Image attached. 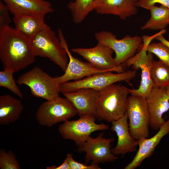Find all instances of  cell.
Instances as JSON below:
<instances>
[{
  "label": "cell",
  "instance_id": "1",
  "mask_svg": "<svg viewBox=\"0 0 169 169\" xmlns=\"http://www.w3.org/2000/svg\"><path fill=\"white\" fill-rule=\"evenodd\" d=\"M35 57L30 39L15 28L0 31V59L4 69L17 72L34 62Z\"/></svg>",
  "mask_w": 169,
  "mask_h": 169
},
{
  "label": "cell",
  "instance_id": "2",
  "mask_svg": "<svg viewBox=\"0 0 169 169\" xmlns=\"http://www.w3.org/2000/svg\"><path fill=\"white\" fill-rule=\"evenodd\" d=\"M129 94V89L115 84L98 91L96 110L99 120L112 123L122 117L126 110Z\"/></svg>",
  "mask_w": 169,
  "mask_h": 169
},
{
  "label": "cell",
  "instance_id": "3",
  "mask_svg": "<svg viewBox=\"0 0 169 169\" xmlns=\"http://www.w3.org/2000/svg\"><path fill=\"white\" fill-rule=\"evenodd\" d=\"M30 40L35 56L47 58L65 71L69 62L67 52L49 26L47 25Z\"/></svg>",
  "mask_w": 169,
  "mask_h": 169
},
{
  "label": "cell",
  "instance_id": "4",
  "mask_svg": "<svg viewBox=\"0 0 169 169\" xmlns=\"http://www.w3.org/2000/svg\"><path fill=\"white\" fill-rule=\"evenodd\" d=\"M136 71L128 70L114 74L112 71L96 74L73 82H67L59 85V93H70L82 88L100 90L107 86L119 82L124 81L129 84L136 75Z\"/></svg>",
  "mask_w": 169,
  "mask_h": 169
},
{
  "label": "cell",
  "instance_id": "5",
  "mask_svg": "<svg viewBox=\"0 0 169 169\" xmlns=\"http://www.w3.org/2000/svg\"><path fill=\"white\" fill-rule=\"evenodd\" d=\"M77 114L75 108L69 100L59 96L42 103L37 110L35 118L41 125L51 127L68 120Z\"/></svg>",
  "mask_w": 169,
  "mask_h": 169
},
{
  "label": "cell",
  "instance_id": "6",
  "mask_svg": "<svg viewBox=\"0 0 169 169\" xmlns=\"http://www.w3.org/2000/svg\"><path fill=\"white\" fill-rule=\"evenodd\" d=\"M19 85L24 84L30 89L32 95L46 100L59 96V86L52 77L38 67H35L21 75L18 79Z\"/></svg>",
  "mask_w": 169,
  "mask_h": 169
},
{
  "label": "cell",
  "instance_id": "7",
  "mask_svg": "<svg viewBox=\"0 0 169 169\" xmlns=\"http://www.w3.org/2000/svg\"><path fill=\"white\" fill-rule=\"evenodd\" d=\"M129 120V130L132 137L138 140L149 135L150 116L146 98L131 95L129 96L126 109Z\"/></svg>",
  "mask_w": 169,
  "mask_h": 169
},
{
  "label": "cell",
  "instance_id": "8",
  "mask_svg": "<svg viewBox=\"0 0 169 169\" xmlns=\"http://www.w3.org/2000/svg\"><path fill=\"white\" fill-rule=\"evenodd\" d=\"M96 119L93 115H88L80 117L76 120H68L59 125L58 131L64 139L73 140L77 146L80 147L94 132L109 129L108 125L96 123Z\"/></svg>",
  "mask_w": 169,
  "mask_h": 169
},
{
  "label": "cell",
  "instance_id": "9",
  "mask_svg": "<svg viewBox=\"0 0 169 169\" xmlns=\"http://www.w3.org/2000/svg\"><path fill=\"white\" fill-rule=\"evenodd\" d=\"M95 36L98 43L109 46L115 52L114 61L117 67L123 66L125 62L133 56L141 47L142 41V38L138 36H126L118 39L113 33L106 31L96 33Z\"/></svg>",
  "mask_w": 169,
  "mask_h": 169
},
{
  "label": "cell",
  "instance_id": "10",
  "mask_svg": "<svg viewBox=\"0 0 169 169\" xmlns=\"http://www.w3.org/2000/svg\"><path fill=\"white\" fill-rule=\"evenodd\" d=\"M145 47H143L135 55L129 59L123 64L127 67L132 66L133 69L141 70V80L139 88L136 89H129L131 95H138L147 98L154 86L151 76V69L154 60L153 55L147 53Z\"/></svg>",
  "mask_w": 169,
  "mask_h": 169
},
{
  "label": "cell",
  "instance_id": "11",
  "mask_svg": "<svg viewBox=\"0 0 169 169\" xmlns=\"http://www.w3.org/2000/svg\"><path fill=\"white\" fill-rule=\"evenodd\" d=\"M58 34L61 43L65 49L69 58V62L64 74L61 76L55 77L58 85L71 80H78L84 77L108 71L97 69L89 62H83L74 57L69 50L67 42L61 29H59Z\"/></svg>",
  "mask_w": 169,
  "mask_h": 169
},
{
  "label": "cell",
  "instance_id": "12",
  "mask_svg": "<svg viewBox=\"0 0 169 169\" xmlns=\"http://www.w3.org/2000/svg\"><path fill=\"white\" fill-rule=\"evenodd\" d=\"M101 133L95 138L91 136L80 147L78 148L79 152L85 153V164H98L100 163L111 162L119 158L114 154L111 149V143L113 138L107 139L103 137Z\"/></svg>",
  "mask_w": 169,
  "mask_h": 169
},
{
  "label": "cell",
  "instance_id": "13",
  "mask_svg": "<svg viewBox=\"0 0 169 169\" xmlns=\"http://www.w3.org/2000/svg\"><path fill=\"white\" fill-rule=\"evenodd\" d=\"M71 50L82 56L99 69L118 73L124 71L123 66L115 65L112 57L114 52L113 49L103 44L98 43L96 46L92 48H74Z\"/></svg>",
  "mask_w": 169,
  "mask_h": 169
},
{
  "label": "cell",
  "instance_id": "14",
  "mask_svg": "<svg viewBox=\"0 0 169 169\" xmlns=\"http://www.w3.org/2000/svg\"><path fill=\"white\" fill-rule=\"evenodd\" d=\"M146 100L150 116V126L158 131L166 122L162 118L163 114L169 110V98L166 87L153 86Z\"/></svg>",
  "mask_w": 169,
  "mask_h": 169
},
{
  "label": "cell",
  "instance_id": "15",
  "mask_svg": "<svg viewBox=\"0 0 169 169\" xmlns=\"http://www.w3.org/2000/svg\"><path fill=\"white\" fill-rule=\"evenodd\" d=\"M98 93V91L93 89L82 88L63 94L73 104L79 117L90 115L99 120L96 110Z\"/></svg>",
  "mask_w": 169,
  "mask_h": 169
},
{
  "label": "cell",
  "instance_id": "16",
  "mask_svg": "<svg viewBox=\"0 0 169 169\" xmlns=\"http://www.w3.org/2000/svg\"><path fill=\"white\" fill-rule=\"evenodd\" d=\"M169 133V119L161 125L153 136L148 138H141L138 140V150L132 161L125 169H135L139 167L146 159L151 156L161 139Z\"/></svg>",
  "mask_w": 169,
  "mask_h": 169
},
{
  "label": "cell",
  "instance_id": "17",
  "mask_svg": "<svg viewBox=\"0 0 169 169\" xmlns=\"http://www.w3.org/2000/svg\"><path fill=\"white\" fill-rule=\"evenodd\" d=\"M128 119L126 111L122 117L111 123V130L116 133L118 137L117 144L112 150L115 155H124L136 151L138 140L134 139L130 133Z\"/></svg>",
  "mask_w": 169,
  "mask_h": 169
},
{
  "label": "cell",
  "instance_id": "18",
  "mask_svg": "<svg viewBox=\"0 0 169 169\" xmlns=\"http://www.w3.org/2000/svg\"><path fill=\"white\" fill-rule=\"evenodd\" d=\"M94 6L98 14L113 15L123 20L138 12L135 0H94Z\"/></svg>",
  "mask_w": 169,
  "mask_h": 169
},
{
  "label": "cell",
  "instance_id": "19",
  "mask_svg": "<svg viewBox=\"0 0 169 169\" xmlns=\"http://www.w3.org/2000/svg\"><path fill=\"white\" fill-rule=\"evenodd\" d=\"M13 16L27 14L44 15L54 12L51 3L47 0H1Z\"/></svg>",
  "mask_w": 169,
  "mask_h": 169
},
{
  "label": "cell",
  "instance_id": "20",
  "mask_svg": "<svg viewBox=\"0 0 169 169\" xmlns=\"http://www.w3.org/2000/svg\"><path fill=\"white\" fill-rule=\"evenodd\" d=\"M44 15L23 14L13 16V20L15 28L30 39L47 25L44 22Z\"/></svg>",
  "mask_w": 169,
  "mask_h": 169
},
{
  "label": "cell",
  "instance_id": "21",
  "mask_svg": "<svg viewBox=\"0 0 169 169\" xmlns=\"http://www.w3.org/2000/svg\"><path fill=\"white\" fill-rule=\"evenodd\" d=\"M24 107L19 99L9 95L0 96V125H7L20 118Z\"/></svg>",
  "mask_w": 169,
  "mask_h": 169
},
{
  "label": "cell",
  "instance_id": "22",
  "mask_svg": "<svg viewBox=\"0 0 169 169\" xmlns=\"http://www.w3.org/2000/svg\"><path fill=\"white\" fill-rule=\"evenodd\" d=\"M149 10L151 18L141 27V30H162L169 24V8L162 5L159 7L154 5Z\"/></svg>",
  "mask_w": 169,
  "mask_h": 169
},
{
  "label": "cell",
  "instance_id": "23",
  "mask_svg": "<svg viewBox=\"0 0 169 169\" xmlns=\"http://www.w3.org/2000/svg\"><path fill=\"white\" fill-rule=\"evenodd\" d=\"M94 0H75L67 5L73 20L75 24L82 22L89 14L94 10Z\"/></svg>",
  "mask_w": 169,
  "mask_h": 169
},
{
  "label": "cell",
  "instance_id": "24",
  "mask_svg": "<svg viewBox=\"0 0 169 169\" xmlns=\"http://www.w3.org/2000/svg\"><path fill=\"white\" fill-rule=\"evenodd\" d=\"M151 76L154 86L166 87L169 84V66L160 60H153Z\"/></svg>",
  "mask_w": 169,
  "mask_h": 169
},
{
  "label": "cell",
  "instance_id": "25",
  "mask_svg": "<svg viewBox=\"0 0 169 169\" xmlns=\"http://www.w3.org/2000/svg\"><path fill=\"white\" fill-rule=\"evenodd\" d=\"M14 72L9 69L0 71V86L5 88L21 98L23 95L19 88L13 77Z\"/></svg>",
  "mask_w": 169,
  "mask_h": 169
},
{
  "label": "cell",
  "instance_id": "26",
  "mask_svg": "<svg viewBox=\"0 0 169 169\" xmlns=\"http://www.w3.org/2000/svg\"><path fill=\"white\" fill-rule=\"evenodd\" d=\"M1 169H20L19 164L15 154L11 150L6 152L4 149L0 150Z\"/></svg>",
  "mask_w": 169,
  "mask_h": 169
},
{
  "label": "cell",
  "instance_id": "27",
  "mask_svg": "<svg viewBox=\"0 0 169 169\" xmlns=\"http://www.w3.org/2000/svg\"><path fill=\"white\" fill-rule=\"evenodd\" d=\"M145 47L147 52L156 55L160 60L169 66V48L161 42L149 44Z\"/></svg>",
  "mask_w": 169,
  "mask_h": 169
},
{
  "label": "cell",
  "instance_id": "28",
  "mask_svg": "<svg viewBox=\"0 0 169 169\" xmlns=\"http://www.w3.org/2000/svg\"><path fill=\"white\" fill-rule=\"evenodd\" d=\"M9 11L4 3L0 0V31L10 26L11 20Z\"/></svg>",
  "mask_w": 169,
  "mask_h": 169
},
{
  "label": "cell",
  "instance_id": "29",
  "mask_svg": "<svg viewBox=\"0 0 169 169\" xmlns=\"http://www.w3.org/2000/svg\"><path fill=\"white\" fill-rule=\"evenodd\" d=\"M156 3H159L169 8V0H139L136 1L137 7L149 9Z\"/></svg>",
  "mask_w": 169,
  "mask_h": 169
},
{
  "label": "cell",
  "instance_id": "30",
  "mask_svg": "<svg viewBox=\"0 0 169 169\" xmlns=\"http://www.w3.org/2000/svg\"><path fill=\"white\" fill-rule=\"evenodd\" d=\"M69 164L70 169H100L101 168L99 166L98 164H91L87 165L86 164L80 163L74 160L72 154L69 153Z\"/></svg>",
  "mask_w": 169,
  "mask_h": 169
},
{
  "label": "cell",
  "instance_id": "31",
  "mask_svg": "<svg viewBox=\"0 0 169 169\" xmlns=\"http://www.w3.org/2000/svg\"><path fill=\"white\" fill-rule=\"evenodd\" d=\"M47 169H70L69 153L67 154L66 157L63 163L59 166L52 165L46 167Z\"/></svg>",
  "mask_w": 169,
  "mask_h": 169
},
{
  "label": "cell",
  "instance_id": "32",
  "mask_svg": "<svg viewBox=\"0 0 169 169\" xmlns=\"http://www.w3.org/2000/svg\"><path fill=\"white\" fill-rule=\"evenodd\" d=\"M163 34H160L157 35L155 38L169 48V41L164 38Z\"/></svg>",
  "mask_w": 169,
  "mask_h": 169
},
{
  "label": "cell",
  "instance_id": "33",
  "mask_svg": "<svg viewBox=\"0 0 169 169\" xmlns=\"http://www.w3.org/2000/svg\"><path fill=\"white\" fill-rule=\"evenodd\" d=\"M166 94L169 98V84L166 87Z\"/></svg>",
  "mask_w": 169,
  "mask_h": 169
},
{
  "label": "cell",
  "instance_id": "34",
  "mask_svg": "<svg viewBox=\"0 0 169 169\" xmlns=\"http://www.w3.org/2000/svg\"><path fill=\"white\" fill-rule=\"evenodd\" d=\"M168 41H169V35H168Z\"/></svg>",
  "mask_w": 169,
  "mask_h": 169
},
{
  "label": "cell",
  "instance_id": "35",
  "mask_svg": "<svg viewBox=\"0 0 169 169\" xmlns=\"http://www.w3.org/2000/svg\"><path fill=\"white\" fill-rule=\"evenodd\" d=\"M136 1H138V0H135Z\"/></svg>",
  "mask_w": 169,
  "mask_h": 169
}]
</instances>
